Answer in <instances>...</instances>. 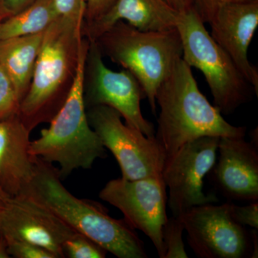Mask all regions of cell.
<instances>
[{
  "instance_id": "cell-1",
  "label": "cell",
  "mask_w": 258,
  "mask_h": 258,
  "mask_svg": "<svg viewBox=\"0 0 258 258\" xmlns=\"http://www.w3.org/2000/svg\"><path fill=\"white\" fill-rule=\"evenodd\" d=\"M156 102L160 113L155 138L166 159L201 137H245V127L229 123L204 96L191 68L182 58L161 83Z\"/></svg>"
},
{
  "instance_id": "cell-2",
  "label": "cell",
  "mask_w": 258,
  "mask_h": 258,
  "mask_svg": "<svg viewBox=\"0 0 258 258\" xmlns=\"http://www.w3.org/2000/svg\"><path fill=\"white\" fill-rule=\"evenodd\" d=\"M60 179L52 164L36 157L33 178L23 193L31 195L75 232L91 239L115 257H148L144 242L124 219L113 218L97 202L76 198Z\"/></svg>"
},
{
  "instance_id": "cell-3",
  "label": "cell",
  "mask_w": 258,
  "mask_h": 258,
  "mask_svg": "<svg viewBox=\"0 0 258 258\" xmlns=\"http://www.w3.org/2000/svg\"><path fill=\"white\" fill-rule=\"evenodd\" d=\"M84 22L58 18L45 30L30 88L19 107V118L30 132L50 123L69 96Z\"/></svg>"
},
{
  "instance_id": "cell-4",
  "label": "cell",
  "mask_w": 258,
  "mask_h": 258,
  "mask_svg": "<svg viewBox=\"0 0 258 258\" xmlns=\"http://www.w3.org/2000/svg\"><path fill=\"white\" fill-rule=\"evenodd\" d=\"M89 40L83 37L74 83L64 104L42 129L40 136L31 141L30 152L52 164L60 166V178L77 169H90L98 159H106V149L88 123L84 101V79Z\"/></svg>"
},
{
  "instance_id": "cell-5",
  "label": "cell",
  "mask_w": 258,
  "mask_h": 258,
  "mask_svg": "<svg viewBox=\"0 0 258 258\" xmlns=\"http://www.w3.org/2000/svg\"><path fill=\"white\" fill-rule=\"evenodd\" d=\"M93 42L102 55L134 75L156 115L158 88L182 58V43L177 28L142 31L118 21Z\"/></svg>"
},
{
  "instance_id": "cell-6",
  "label": "cell",
  "mask_w": 258,
  "mask_h": 258,
  "mask_svg": "<svg viewBox=\"0 0 258 258\" xmlns=\"http://www.w3.org/2000/svg\"><path fill=\"white\" fill-rule=\"evenodd\" d=\"M176 28L182 43L183 60L203 73L214 106L222 115L232 114L252 100L254 88L213 40L195 8L179 14Z\"/></svg>"
},
{
  "instance_id": "cell-7",
  "label": "cell",
  "mask_w": 258,
  "mask_h": 258,
  "mask_svg": "<svg viewBox=\"0 0 258 258\" xmlns=\"http://www.w3.org/2000/svg\"><path fill=\"white\" fill-rule=\"evenodd\" d=\"M88 123L119 164L121 178L161 177L166 155L157 139L123 123L118 111L107 106L87 108Z\"/></svg>"
},
{
  "instance_id": "cell-8",
  "label": "cell",
  "mask_w": 258,
  "mask_h": 258,
  "mask_svg": "<svg viewBox=\"0 0 258 258\" xmlns=\"http://www.w3.org/2000/svg\"><path fill=\"white\" fill-rule=\"evenodd\" d=\"M84 79L86 108L107 106L115 109L125 123L140 131L149 138L155 137V128L144 118L141 102L146 99L140 83L127 70L112 71L103 62L101 51L95 42H90Z\"/></svg>"
},
{
  "instance_id": "cell-9",
  "label": "cell",
  "mask_w": 258,
  "mask_h": 258,
  "mask_svg": "<svg viewBox=\"0 0 258 258\" xmlns=\"http://www.w3.org/2000/svg\"><path fill=\"white\" fill-rule=\"evenodd\" d=\"M220 137H204L184 144L166 159L162 179L169 189L168 205L172 216L190 209L219 201L214 194L205 195L204 179L217 160Z\"/></svg>"
},
{
  "instance_id": "cell-10",
  "label": "cell",
  "mask_w": 258,
  "mask_h": 258,
  "mask_svg": "<svg viewBox=\"0 0 258 258\" xmlns=\"http://www.w3.org/2000/svg\"><path fill=\"white\" fill-rule=\"evenodd\" d=\"M166 186L162 176L137 180H110L100 191L99 198L123 213L134 230L150 239L159 257L164 258L163 228L167 221Z\"/></svg>"
},
{
  "instance_id": "cell-11",
  "label": "cell",
  "mask_w": 258,
  "mask_h": 258,
  "mask_svg": "<svg viewBox=\"0 0 258 258\" xmlns=\"http://www.w3.org/2000/svg\"><path fill=\"white\" fill-rule=\"evenodd\" d=\"M230 202L222 205H200L180 215L188 243L197 257H250V233L231 216Z\"/></svg>"
},
{
  "instance_id": "cell-12",
  "label": "cell",
  "mask_w": 258,
  "mask_h": 258,
  "mask_svg": "<svg viewBox=\"0 0 258 258\" xmlns=\"http://www.w3.org/2000/svg\"><path fill=\"white\" fill-rule=\"evenodd\" d=\"M0 232L7 240L25 241L63 257L64 241L74 235L72 228L31 195L11 197L0 210Z\"/></svg>"
},
{
  "instance_id": "cell-13",
  "label": "cell",
  "mask_w": 258,
  "mask_h": 258,
  "mask_svg": "<svg viewBox=\"0 0 258 258\" xmlns=\"http://www.w3.org/2000/svg\"><path fill=\"white\" fill-rule=\"evenodd\" d=\"M217 152L208 174L216 189L230 200L258 201V142L220 137Z\"/></svg>"
},
{
  "instance_id": "cell-14",
  "label": "cell",
  "mask_w": 258,
  "mask_h": 258,
  "mask_svg": "<svg viewBox=\"0 0 258 258\" xmlns=\"http://www.w3.org/2000/svg\"><path fill=\"white\" fill-rule=\"evenodd\" d=\"M210 25L213 40L228 54L257 96L258 69L247 53L258 26V0L224 5Z\"/></svg>"
},
{
  "instance_id": "cell-15",
  "label": "cell",
  "mask_w": 258,
  "mask_h": 258,
  "mask_svg": "<svg viewBox=\"0 0 258 258\" xmlns=\"http://www.w3.org/2000/svg\"><path fill=\"white\" fill-rule=\"evenodd\" d=\"M30 133L18 115L0 120V187L10 197L23 193L33 178Z\"/></svg>"
},
{
  "instance_id": "cell-16",
  "label": "cell",
  "mask_w": 258,
  "mask_h": 258,
  "mask_svg": "<svg viewBox=\"0 0 258 258\" xmlns=\"http://www.w3.org/2000/svg\"><path fill=\"white\" fill-rule=\"evenodd\" d=\"M179 13L164 0H115L109 10L92 23L83 25V35L96 41L117 22L124 21L142 31L176 28Z\"/></svg>"
},
{
  "instance_id": "cell-17",
  "label": "cell",
  "mask_w": 258,
  "mask_h": 258,
  "mask_svg": "<svg viewBox=\"0 0 258 258\" xmlns=\"http://www.w3.org/2000/svg\"><path fill=\"white\" fill-rule=\"evenodd\" d=\"M45 32L0 40V64L14 85L20 102L30 88Z\"/></svg>"
},
{
  "instance_id": "cell-18",
  "label": "cell",
  "mask_w": 258,
  "mask_h": 258,
  "mask_svg": "<svg viewBox=\"0 0 258 258\" xmlns=\"http://www.w3.org/2000/svg\"><path fill=\"white\" fill-rule=\"evenodd\" d=\"M58 18L54 0H35L25 9L0 21V40L40 33Z\"/></svg>"
},
{
  "instance_id": "cell-19",
  "label": "cell",
  "mask_w": 258,
  "mask_h": 258,
  "mask_svg": "<svg viewBox=\"0 0 258 258\" xmlns=\"http://www.w3.org/2000/svg\"><path fill=\"white\" fill-rule=\"evenodd\" d=\"M184 225L181 217H168L163 228L164 258H187L182 235Z\"/></svg>"
},
{
  "instance_id": "cell-20",
  "label": "cell",
  "mask_w": 258,
  "mask_h": 258,
  "mask_svg": "<svg viewBox=\"0 0 258 258\" xmlns=\"http://www.w3.org/2000/svg\"><path fill=\"white\" fill-rule=\"evenodd\" d=\"M107 252L94 241L78 232L64 241L62 245L63 257L104 258Z\"/></svg>"
},
{
  "instance_id": "cell-21",
  "label": "cell",
  "mask_w": 258,
  "mask_h": 258,
  "mask_svg": "<svg viewBox=\"0 0 258 258\" xmlns=\"http://www.w3.org/2000/svg\"><path fill=\"white\" fill-rule=\"evenodd\" d=\"M20 104L14 85L0 64V120L18 115Z\"/></svg>"
},
{
  "instance_id": "cell-22",
  "label": "cell",
  "mask_w": 258,
  "mask_h": 258,
  "mask_svg": "<svg viewBox=\"0 0 258 258\" xmlns=\"http://www.w3.org/2000/svg\"><path fill=\"white\" fill-rule=\"evenodd\" d=\"M10 257L15 258H56L47 249L25 241L7 240Z\"/></svg>"
},
{
  "instance_id": "cell-23",
  "label": "cell",
  "mask_w": 258,
  "mask_h": 258,
  "mask_svg": "<svg viewBox=\"0 0 258 258\" xmlns=\"http://www.w3.org/2000/svg\"><path fill=\"white\" fill-rule=\"evenodd\" d=\"M230 212L234 220L240 225L258 229V202L246 206H237L230 202Z\"/></svg>"
},
{
  "instance_id": "cell-24",
  "label": "cell",
  "mask_w": 258,
  "mask_h": 258,
  "mask_svg": "<svg viewBox=\"0 0 258 258\" xmlns=\"http://www.w3.org/2000/svg\"><path fill=\"white\" fill-rule=\"evenodd\" d=\"M54 4L59 18L85 20L86 0H54Z\"/></svg>"
},
{
  "instance_id": "cell-25",
  "label": "cell",
  "mask_w": 258,
  "mask_h": 258,
  "mask_svg": "<svg viewBox=\"0 0 258 258\" xmlns=\"http://www.w3.org/2000/svg\"><path fill=\"white\" fill-rule=\"evenodd\" d=\"M249 0H193L194 8L205 23H210L224 5Z\"/></svg>"
},
{
  "instance_id": "cell-26",
  "label": "cell",
  "mask_w": 258,
  "mask_h": 258,
  "mask_svg": "<svg viewBox=\"0 0 258 258\" xmlns=\"http://www.w3.org/2000/svg\"><path fill=\"white\" fill-rule=\"evenodd\" d=\"M115 0H86L85 24L92 23L109 10Z\"/></svg>"
},
{
  "instance_id": "cell-27",
  "label": "cell",
  "mask_w": 258,
  "mask_h": 258,
  "mask_svg": "<svg viewBox=\"0 0 258 258\" xmlns=\"http://www.w3.org/2000/svg\"><path fill=\"white\" fill-rule=\"evenodd\" d=\"M35 0H0V21L16 14Z\"/></svg>"
},
{
  "instance_id": "cell-28",
  "label": "cell",
  "mask_w": 258,
  "mask_h": 258,
  "mask_svg": "<svg viewBox=\"0 0 258 258\" xmlns=\"http://www.w3.org/2000/svg\"><path fill=\"white\" fill-rule=\"evenodd\" d=\"M178 13H184L194 8L193 0H164Z\"/></svg>"
},
{
  "instance_id": "cell-29",
  "label": "cell",
  "mask_w": 258,
  "mask_h": 258,
  "mask_svg": "<svg viewBox=\"0 0 258 258\" xmlns=\"http://www.w3.org/2000/svg\"><path fill=\"white\" fill-rule=\"evenodd\" d=\"M251 243H252V252L250 257H258V233L257 229H254L250 232Z\"/></svg>"
},
{
  "instance_id": "cell-30",
  "label": "cell",
  "mask_w": 258,
  "mask_h": 258,
  "mask_svg": "<svg viewBox=\"0 0 258 258\" xmlns=\"http://www.w3.org/2000/svg\"><path fill=\"white\" fill-rule=\"evenodd\" d=\"M8 242L5 235L0 232V258H10Z\"/></svg>"
},
{
  "instance_id": "cell-31",
  "label": "cell",
  "mask_w": 258,
  "mask_h": 258,
  "mask_svg": "<svg viewBox=\"0 0 258 258\" xmlns=\"http://www.w3.org/2000/svg\"><path fill=\"white\" fill-rule=\"evenodd\" d=\"M10 198H11V197L5 192L4 190L0 187V203L3 204V205H4V204L6 203L7 202L10 200Z\"/></svg>"
},
{
  "instance_id": "cell-32",
  "label": "cell",
  "mask_w": 258,
  "mask_h": 258,
  "mask_svg": "<svg viewBox=\"0 0 258 258\" xmlns=\"http://www.w3.org/2000/svg\"><path fill=\"white\" fill-rule=\"evenodd\" d=\"M3 204L0 203V210H1L2 208H3Z\"/></svg>"
}]
</instances>
